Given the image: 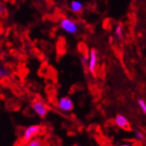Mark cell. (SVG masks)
Returning a JSON list of instances; mask_svg holds the SVG:
<instances>
[{
    "mask_svg": "<svg viewBox=\"0 0 146 146\" xmlns=\"http://www.w3.org/2000/svg\"><path fill=\"white\" fill-rule=\"evenodd\" d=\"M60 26L65 33L68 34L74 35L79 32V25L77 23L69 18H63L60 21Z\"/></svg>",
    "mask_w": 146,
    "mask_h": 146,
    "instance_id": "cell-1",
    "label": "cell"
},
{
    "mask_svg": "<svg viewBox=\"0 0 146 146\" xmlns=\"http://www.w3.org/2000/svg\"><path fill=\"white\" fill-rule=\"evenodd\" d=\"M42 129L43 127L41 125H31L26 128L24 130V133L22 136V141L24 142V143L26 144V143L29 142L33 137H35L37 135H38Z\"/></svg>",
    "mask_w": 146,
    "mask_h": 146,
    "instance_id": "cell-2",
    "label": "cell"
},
{
    "mask_svg": "<svg viewBox=\"0 0 146 146\" xmlns=\"http://www.w3.org/2000/svg\"><path fill=\"white\" fill-rule=\"evenodd\" d=\"M32 108H33V111L35 112V114H37L39 117H41V118L46 117L47 113H48V110H47L46 105L42 101L38 100V99H35L34 101H33Z\"/></svg>",
    "mask_w": 146,
    "mask_h": 146,
    "instance_id": "cell-3",
    "label": "cell"
},
{
    "mask_svg": "<svg viewBox=\"0 0 146 146\" xmlns=\"http://www.w3.org/2000/svg\"><path fill=\"white\" fill-rule=\"evenodd\" d=\"M98 64V52L96 48H92L89 51L88 62V69L89 73L94 74L96 73V69Z\"/></svg>",
    "mask_w": 146,
    "mask_h": 146,
    "instance_id": "cell-4",
    "label": "cell"
},
{
    "mask_svg": "<svg viewBox=\"0 0 146 146\" xmlns=\"http://www.w3.org/2000/svg\"><path fill=\"white\" fill-rule=\"evenodd\" d=\"M57 105H58V108L64 112H70L74 110V102L68 96L60 98L58 100Z\"/></svg>",
    "mask_w": 146,
    "mask_h": 146,
    "instance_id": "cell-5",
    "label": "cell"
},
{
    "mask_svg": "<svg viewBox=\"0 0 146 146\" xmlns=\"http://www.w3.org/2000/svg\"><path fill=\"white\" fill-rule=\"evenodd\" d=\"M115 123L117 127H119L120 129H125V130H129L130 129V126H129V123L128 119L123 115H116L115 117Z\"/></svg>",
    "mask_w": 146,
    "mask_h": 146,
    "instance_id": "cell-6",
    "label": "cell"
},
{
    "mask_svg": "<svg viewBox=\"0 0 146 146\" xmlns=\"http://www.w3.org/2000/svg\"><path fill=\"white\" fill-rule=\"evenodd\" d=\"M70 8H71L73 12L79 13L83 10L84 5L81 1H79V0H73L70 4Z\"/></svg>",
    "mask_w": 146,
    "mask_h": 146,
    "instance_id": "cell-7",
    "label": "cell"
},
{
    "mask_svg": "<svg viewBox=\"0 0 146 146\" xmlns=\"http://www.w3.org/2000/svg\"><path fill=\"white\" fill-rule=\"evenodd\" d=\"M115 35L116 36L117 39L121 40L123 38V25L122 24H117L115 28Z\"/></svg>",
    "mask_w": 146,
    "mask_h": 146,
    "instance_id": "cell-8",
    "label": "cell"
},
{
    "mask_svg": "<svg viewBox=\"0 0 146 146\" xmlns=\"http://www.w3.org/2000/svg\"><path fill=\"white\" fill-rule=\"evenodd\" d=\"M26 145H28V146H41V145H43V143L40 139L33 137L29 142L26 143Z\"/></svg>",
    "mask_w": 146,
    "mask_h": 146,
    "instance_id": "cell-9",
    "label": "cell"
},
{
    "mask_svg": "<svg viewBox=\"0 0 146 146\" xmlns=\"http://www.w3.org/2000/svg\"><path fill=\"white\" fill-rule=\"evenodd\" d=\"M10 77V71L5 67L0 65V78H8Z\"/></svg>",
    "mask_w": 146,
    "mask_h": 146,
    "instance_id": "cell-10",
    "label": "cell"
},
{
    "mask_svg": "<svg viewBox=\"0 0 146 146\" xmlns=\"http://www.w3.org/2000/svg\"><path fill=\"white\" fill-rule=\"evenodd\" d=\"M137 103L139 105L140 109L143 110V114H146V102H145V101L143 99H138Z\"/></svg>",
    "mask_w": 146,
    "mask_h": 146,
    "instance_id": "cell-11",
    "label": "cell"
},
{
    "mask_svg": "<svg viewBox=\"0 0 146 146\" xmlns=\"http://www.w3.org/2000/svg\"><path fill=\"white\" fill-rule=\"evenodd\" d=\"M135 137L137 141L139 142H143L144 141V135L142 133L141 131H136L135 133Z\"/></svg>",
    "mask_w": 146,
    "mask_h": 146,
    "instance_id": "cell-12",
    "label": "cell"
},
{
    "mask_svg": "<svg viewBox=\"0 0 146 146\" xmlns=\"http://www.w3.org/2000/svg\"><path fill=\"white\" fill-rule=\"evenodd\" d=\"M81 61H82V64L83 66L87 67V66H88V58L87 56H82V59H81Z\"/></svg>",
    "mask_w": 146,
    "mask_h": 146,
    "instance_id": "cell-13",
    "label": "cell"
},
{
    "mask_svg": "<svg viewBox=\"0 0 146 146\" xmlns=\"http://www.w3.org/2000/svg\"><path fill=\"white\" fill-rule=\"evenodd\" d=\"M4 11H5V6L2 4H0V16L4 14Z\"/></svg>",
    "mask_w": 146,
    "mask_h": 146,
    "instance_id": "cell-14",
    "label": "cell"
}]
</instances>
